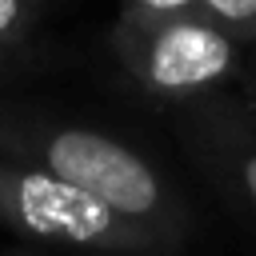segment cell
Listing matches in <instances>:
<instances>
[{
  "instance_id": "cell-1",
  "label": "cell",
  "mask_w": 256,
  "mask_h": 256,
  "mask_svg": "<svg viewBox=\"0 0 256 256\" xmlns=\"http://www.w3.org/2000/svg\"><path fill=\"white\" fill-rule=\"evenodd\" d=\"M0 160L48 172L88 192L104 208L160 232L168 244H176L188 228L180 196L152 168V160L108 132L32 112H0Z\"/></svg>"
},
{
  "instance_id": "cell-2",
  "label": "cell",
  "mask_w": 256,
  "mask_h": 256,
  "mask_svg": "<svg viewBox=\"0 0 256 256\" xmlns=\"http://www.w3.org/2000/svg\"><path fill=\"white\" fill-rule=\"evenodd\" d=\"M108 48L124 76L160 104H204L224 80L244 72V44L216 28L200 8L168 16L120 12Z\"/></svg>"
},
{
  "instance_id": "cell-3",
  "label": "cell",
  "mask_w": 256,
  "mask_h": 256,
  "mask_svg": "<svg viewBox=\"0 0 256 256\" xmlns=\"http://www.w3.org/2000/svg\"><path fill=\"white\" fill-rule=\"evenodd\" d=\"M0 224L28 240L80 248L92 256L168 248V240L160 232L104 208L100 200H92L88 192H80L64 180H56L40 168L16 164V160H0Z\"/></svg>"
},
{
  "instance_id": "cell-4",
  "label": "cell",
  "mask_w": 256,
  "mask_h": 256,
  "mask_svg": "<svg viewBox=\"0 0 256 256\" xmlns=\"http://www.w3.org/2000/svg\"><path fill=\"white\" fill-rule=\"evenodd\" d=\"M192 140L224 188L256 216V112L212 96L192 108Z\"/></svg>"
},
{
  "instance_id": "cell-5",
  "label": "cell",
  "mask_w": 256,
  "mask_h": 256,
  "mask_svg": "<svg viewBox=\"0 0 256 256\" xmlns=\"http://www.w3.org/2000/svg\"><path fill=\"white\" fill-rule=\"evenodd\" d=\"M196 8L232 40L256 44V0H200Z\"/></svg>"
},
{
  "instance_id": "cell-6",
  "label": "cell",
  "mask_w": 256,
  "mask_h": 256,
  "mask_svg": "<svg viewBox=\"0 0 256 256\" xmlns=\"http://www.w3.org/2000/svg\"><path fill=\"white\" fill-rule=\"evenodd\" d=\"M36 32V4L28 0H0V52L24 48Z\"/></svg>"
},
{
  "instance_id": "cell-7",
  "label": "cell",
  "mask_w": 256,
  "mask_h": 256,
  "mask_svg": "<svg viewBox=\"0 0 256 256\" xmlns=\"http://www.w3.org/2000/svg\"><path fill=\"white\" fill-rule=\"evenodd\" d=\"M200 0H124L120 12H136V16H168V12H196Z\"/></svg>"
},
{
  "instance_id": "cell-8",
  "label": "cell",
  "mask_w": 256,
  "mask_h": 256,
  "mask_svg": "<svg viewBox=\"0 0 256 256\" xmlns=\"http://www.w3.org/2000/svg\"><path fill=\"white\" fill-rule=\"evenodd\" d=\"M244 80H248V92L256 96V60H252V64H244Z\"/></svg>"
},
{
  "instance_id": "cell-9",
  "label": "cell",
  "mask_w": 256,
  "mask_h": 256,
  "mask_svg": "<svg viewBox=\"0 0 256 256\" xmlns=\"http://www.w3.org/2000/svg\"><path fill=\"white\" fill-rule=\"evenodd\" d=\"M8 60H12V52H0V72L8 68Z\"/></svg>"
},
{
  "instance_id": "cell-10",
  "label": "cell",
  "mask_w": 256,
  "mask_h": 256,
  "mask_svg": "<svg viewBox=\"0 0 256 256\" xmlns=\"http://www.w3.org/2000/svg\"><path fill=\"white\" fill-rule=\"evenodd\" d=\"M104 256H144V252H104Z\"/></svg>"
},
{
  "instance_id": "cell-11",
  "label": "cell",
  "mask_w": 256,
  "mask_h": 256,
  "mask_svg": "<svg viewBox=\"0 0 256 256\" xmlns=\"http://www.w3.org/2000/svg\"><path fill=\"white\" fill-rule=\"evenodd\" d=\"M0 256H28V252H0Z\"/></svg>"
},
{
  "instance_id": "cell-12",
  "label": "cell",
  "mask_w": 256,
  "mask_h": 256,
  "mask_svg": "<svg viewBox=\"0 0 256 256\" xmlns=\"http://www.w3.org/2000/svg\"><path fill=\"white\" fill-rule=\"evenodd\" d=\"M28 4H44V0H28Z\"/></svg>"
}]
</instances>
